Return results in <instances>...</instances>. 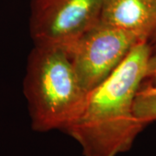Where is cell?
I'll return each mask as SVG.
<instances>
[{
	"label": "cell",
	"mask_w": 156,
	"mask_h": 156,
	"mask_svg": "<svg viewBox=\"0 0 156 156\" xmlns=\"http://www.w3.org/2000/svg\"><path fill=\"white\" fill-rule=\"evenodd\" d=\"M140 42L104 82L90 90L80 115L64 132L82 148L83 156H118L130 150L146 125L136 118L134 101L151 54Z\"/></svg>",
	"instance_id": "6da1fadb"
},
{
	"label": "cell",
	"mask_w": 156,
	"mask_h": 156,
	"mask_svg": "<svg viewBox=\"0 0 156 156\" xmlns=\"http://www.w3.org/2000/svg\"><path fill=\"white\" fill-rule=\"evenodd\" d=\"M88 93L64 48L34 44L23 81L33 130L64 131L82 113Z\"/></svg>",
	"instance_id": "7a4b0ae2"
},
{
	"label": "cell",
	"mask_w": 156,
	"mask_h": 156,
	"mask_svg": "<svg viewBox=\"0 0 156 156\" xmlns=\"http://www.w3.org/2000/svg\"><path fill=\"white\" fill-rule=\"evenodd\" d=\"M140 42L144 41L99 20L64 49L83 87L89 92L104 82Z\"/></svg>",
	"instance_id": "3957f363"
},
{
	"label": "cell",
	"mask_w": 156,
	"mask_h": 156,
	"mask_svg": "<svg viewBox=\"0 0 156 156\" xmlns=\"http://www.w3.org/2000/svg\"><path fill=\"white\" fill-rule=\"evenodd\" d=\"M103 0H31L34 44L66 48L100 20Z\"/></svg>",
	"instance_id": "277c9868"
},
{
	"label": "cell",
	"mask_w": 156,
	"mask_h": 156,
	"mask_svg": "<svg viewBox=\"0 0 156 156\" xmlns=\"http://www.w3.org/2000/svg\"><path fill=\"white\" fill-rule=\"evenodd\" d=\"M100 21L147 42L156 30V0H103Z\"/></svg>",
	"instance_id": "5b68a950"
},
{
	"label": "cell",
	"mask_w": 156,
	"mask_h": 156,
	"mask_svg": "<svg viewBox=\"0 0 156 156\" xmlns=\"http://www.w3.org/2000/svg\"><path fill=\"white\" fill-rule=\"evenodd\" d=\"M134 113L146 126L156 121V89L153 86L139 89L134 101Z\"/></svg>",
	"instance_id": "8992f818"
},
{
	"label": "cell",
	"mask_w": 156,
	"mask_h": 156,
	"mask_svg": "<svg viewBox=\"0 0 156 156\" xmlns=\"http://www.w3.org/2000/svg\"><path fill=\"white\" fill-rule=\"evenodd\" d=\"M156 70V49L152 50L151 54L148 57L147 61V74L146 76L149 77L153 76L154 72Z\"/></svg>",
	"instance_id": "52a82bcc"
},
{
	"label": "cell",
	"mask_w": 156,
	"mask_h": 156,
	"mask_svg": "<svg viewBox=\"0 0 156 156\" xmlns=\"http://www.w3.org/2000/svg\"><path fill=\"white\" fill-rule=\"evenodd\" d=\"M148 44L150 45L151 50H155L156 49V30H154V32L151 35V37L147 41Z\"/></svg>",
	"instance_id": "ba28073f"
},
{
	"label": "cell",
	"mask_w": 156,
	"mask_h": 156,
	"mask_svg": "<svg viewBox=\"0 0 156 156\" xmlns=\"http://www.w3.org/2000/svg\"><path fill=\"white\" fill-rule=\"evenodd\" d=\"M153 76H154L155 77V86H154V88H155V89H156V70H155V71H154V74H153Z\"/></svg>",
	"instance_id": "9c48e42d"
}]
</instances>
